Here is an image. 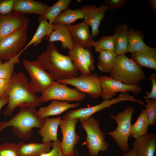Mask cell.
Here are the masks:
<instances>
[{"mask_svg": "<svg viewBox=\"0 0 156 156\" xmlns=\"http://www.w3.org/2000/svg\"><path fill=\"white\" fill-rule=\"evenodd\" d=\"M28 80L23 72L13 73L5 95L8 98V104L3 112L5 115H11L17 107L34 108L43 103L31 88Z\"/></svg>", "mask_w": 156, "mask_h": 156, "instance_id": "6da1fadb", "label": "cell"}, {"mask_svg": "<svg viewBox=\"0 0 156 156\" xmlns=\"http://www.w3.org/2000/svg\"><path fill=\"white\" fill-rule=\"evenodd\" d=\"M37 60L56 81L79 75L69 55L61 54L53 43L48 44L46 50L38 55Z\"/></svg>", "mask_w": 156, "mask_h": 156, "instance_id": "7a4b0ae2", "label": "cell"}, {"mask_svg": "<svg viewBox=\"0 0 156 156\" xmlns=\"http://www.w3.org/2000/svg\"><path fill=\"white\" fill-rule=\"evenodd\" d=\"M44 121V119L40 116L34 108L23 107L10 120L2 122L0 131L5 128L11 127L13 131L18 138L27 140L32 135L33 128L40 129Z\"/></svg>", "mask_w": 156, "mask_h": 156, "instance_id": "3957f363", "label": "cell"}, {"mask_svg": "<svg viewBox=\"0 0 156 156\" xmlns=\"http://www.w3.org/2000/svg\"><path fill=\"white\" fill-rule=\"evenodd\" d=\"M110 75L113 79L129 85L139 84L146 79L141 67L125 55H117Z\"/></svg>", "mask_w": 156, "mask_h": 156, "instance_id": "277c9868", "label": "cell"}, {"mask_svg": "<svg viewBox=\"0 0 156 156\" xmlns=\"http://www.w3.org/2000/svg\"><path fill=\"white\" fill-rule=\"evenodd\" d=\"M134 108L128 106L117 114L111 115L110 118L115 121L117 127L113 131L108 132L118 147L124 153L130 150L128 140L131 131V121Z\"/></svg>", "mask_w": 156, "mask_h": 156, "instance_id": "5b68a950", "label": "cell"}, {"mask_svg": "<svg viewBox=\"0 0 156 156\" xmlns=\"http://www.w3.org/2000/svg\"><path fill=\"white\" fill-rule=\"evenodd\" d=\"M87 135L85 144L90 156H98L100 152L107 150L108 143L106 141L105 134L99 127V122L92 116L80 121Z\"/></svg>", "mask_w": 156, "mask_h": 156, "instance_id": "8992f818", "label": "cell"}, {"mask_svg": "<svg viewBox=\"0 0 156 156\" xmlns=\"http://www.w3.org/2000/svg\"><path fill=\"white\" fill-rule=\"evenodd\" d=\"M22 64L30 76V86L35 92L42 93L55 81L37 60L31 61L24 59Z\"/></svg>", "mask_w": 156, "mask_h": 156, "instance_id": "52a82bcc", "label": "cell"}, {"mask_svg": "<svg viewBox=\"0 0 156 156\" xmlns=\"http://www.w3.org/2000/svg\"><path fill=\"white\" fill-rule=\"evenodd\" d=\"M86 96L85 93L76 88H70L64 83L55 81L42 93L40 98L43 102L52 100L80 102L83 100Z\"/></svg>", "mask_w": 156, "mask_h": 156, "instance_id": "ba28073f", "label": "cell"}, {"mask_svg": "<svg viewBox=\"0 0 156 156\" xmlns=\"http://www.w3.org/2000/svg\"><path fill=\"white\" fill-rule=\"evenodd\" d=\"M27 38V28L19 29L0 40V61H7L18 54Z\"/></svg>", "mask_w": 156, "mask_h": 156, "instance_id": "9c48e42d", "label": "cell"}, {"mask_svg": "<svg viewBox=\"0 0 156 156\" xmlns=\"http://www.w3.org/2000/svg\"><path fill=\"white\" fill-rule=\"evenodd\" d=\"M99 76L96 73L81 75L75 78L57 81L75 87L79 91L88 94L92 99H98L101 89Z\"/></svg>", "mask_w": 156, "mask_h": 156, "instance_id": "30bf717a", "label": "cell"}, {"mask_svg": "<svg viewBox=\"0 0 156 156\" xmlns=\"http://www.w3.org/2000/svg\"><path fill=\"white\" fill-rule=\"evenodd\" d=\"M77 118L63 116L60 126L62 135L61 147L64 155L75 156V147L79 140L80 136L75 131Z\"/></svg>", "mask_w": 156, "mask_h": 156, "instance_id": "8fae6325", "label": "cell"}, {"mask_svg": "<svg viewBox=\"0 0 156 156\" xmlns=\"http://www.w3.org/2000/svg\"><path fill=\"white\" fill-rule=\"evenodd\" d=\"M99 77L101 89V97L103 100L113 98L119 92H129L138 95L142 90L139 84H125L110 76L100 75Z\"/></svg>", "mask_w": 156, "mask_h": 156, "instance_id": "7c38bea8", "label": "cell"}, {"mask_svg": "<svg viewBox=\"0 0 156 156\" xmlns=\"http://www.w3.org/2000/svg\"><path fill=\"white\" fill-rule=\"evenodd\" d=\"M130 96L127 92L122 93L116 98L104 100L99 104L86 107H82L69 111L64 116H65L77 118L80 121L86 120L92 116L96 112L120 102L129 101Z\"/></svg>", "mask_w": 156, "mask_h": 156, "instance_id": "4fadbf2b", "label": "cell"}, {"mask_svg": "<svg viewBox=\"0 0 156 156\" xmlns=\"http://www.w3.org/2000/svg\"><path fill=\"white\" fill-rule=\"evenodd\" d=\"M28 19L24 15L14 12L0 15V40L19 29L27 28Z\"/></svg>", "mask_w": 156, "mask_h": 156, "instance_id": "5bb4252c", "label": "cell"}, {"mask_svg": "<svg viewBox=\"0 0 156 156\" xmlns=\"http://www.w3.org/2000/svg\"><path fill=\"white\" fill-rule=\"evenodd\" d=\"M80 9L83 16V22L91 27L92 37H97L101 21L105 12L109 9V6L102 5L96 7L94 5H86L81 6Z\"/></svg>", "mask_w": 156, "mask_h": 156, "instance_id": "9a60e30c", "label": "cell"}, {"mask_svg": "<svg viewBox=\"0 0 156 156\" xmlns=\"http://www.w3.org/2000/svg\"><path fill=\"white\" fill-rule=\"evenodd\" d=\"M67 26L74 42L83 48H90L94 47L95 41L90 33L88 25L83 22L75 25Z\"/></svg>", "mask_w": 156, "mask_h": 156, "instance_id": "2e32d148", "label": "cell"}, {"mask_svg": "<svg viewBox=\"0 0 156 156\" xmlns=\"http://www.w3.org/2000/svg\"><path fill=\"white\" fill-rule=\"evenodd\" d=\"M48 7L46 4L34 0H14L13 11L21 14H33L42 16Z\"/></svg>", "mask_w": 156, "mask_h": 156, "instance_id": "e0dca14e", "label": "cell"}, {"mask_svg": "<svg viewBox=\"0 0 156 156\" xmlns=\"http://www.w3.org/2000/svg\"><path fill=\"white\" fill-rule=\"evenodd\" d=\"M52 25L53 30L49 37V43L60 41L63 48L69 50L71 49L74 42L68 27L64 24L54 23Z\"/></svg>", "mask_w": 156, "mask_h": 156, "instance_id": "ac0fdd59", "label": "cell"}, {"mask_svg": "<svg viewBox=\"0 0 156 156\" xmlns=\"http://www.w3.org/2000/svg\"><path fill=\"white\" fill-rule=\"evenodd\" d=\"M53 144V142L25 143L21 141L17 144V145L20 156H40L49 152Z\"/></svg>", "mask_w": 156, "mask_h": 156, "instance_id": "d6986e66", "label": "cell"}, {"mask_svg": "<svg viewBox=\"0 0 156 156\" xmlns=\"http://www.w3.org/2000/svg\"><path fill=\"white\" fill-rule=\"evenodd\" d=\"M133 146L136 148L137 156H155L156 149V134L147 133L135 139Z\"/></svg>", "mask_w": 156, "mask_h": 156, "instance_id": "ffe728a7", "label": "cell"}, {"mask_svg": "<svg viewBox=\"0 0 156 156\" xmlns=\"http://www.w3.org/2000/svg\"><path fill=\"white\" fill-rule=\"evenodd\" d=\"M44 123L38 131L39 134L42 137L43 143L55 142L58 140L57 131L62 120L60 116L56 118L47 117L44 119Z\"/></svg>", "mask_w": 156, "mask_h": 156, "instance_id": "44dd1931", "label": "cell"}, {"mask_svg": "<svg viewBox=\"0 0 156 156\" xmlns=\"http://www.w3.org/2000/svg\"><path fill=\"white\" fill-rule=\"evenodd\" d=\"M80 105L78 103L70 104L67 101L52 100L48 105L40 107L37 111L40 116L44 119L50 116L60 115L69 109L77 107Z\"/></svg>", "mask_w": 156, "mask_h": 156, "instance_id": "7402d4cb", "label": "cell"}, {"mask_svg": "<svg viewBox=\"0 0 156 156\" xmlns=\"http://www.w3.org/2000/svg\"><path fill=\"white\" fill-rule=\"evenodd\" d=\"M131 58L141 67L156 69V49L147 46L141 51L131 54Z\"/></svg>", "mask_w": 156, "mask_h": 156, "instance_id": "603a6c76", "label": "cell"}, {"mask_svg": "<svg viewBox=\"0 0 156 156\" xmlns=\"http://www.w3.org/2000/svg\"><path fill=\"white\" fill-rule=\"evenodd\" d=\"M129 29L127 24L122 23L116 28L113 34L114 50L117 55H124L128 52Z\"/></svg>", "mask_w": 156, "mask_h": 156, "instance_id": "cb8c5ba5", "label": "cell"}, {"mask_svg": "<svg viewBox=\"0 0 156 156\" xmlns=\"http://www.w3.org/2000/svg\"><path fill=\"white\" fill-rule=\"evenodd\" d=\"M38 21V27L31 39L23 49L24 51L32 44L36 46L39 44L45 36H47L46 39H47L53 30L52 24H50L43 17L40 16Z\"/></svg>", "mask_w": 156, "mask_h": 156, "instance_id": "d4e9b609", "label": "cell"}, {"mask_svg": "<svg viewBox=\"0 0 156 156\" xmlns=\"http://www.w3.org/2000/svg\"><path fill=\"white\" fill-rule=\"evenodd\" d=\"M83 47L74 42L73 48L69 50V55L77 70L81 75L91 73L84 60L82 54Z\"/></svg>", "mask_w": 156, "mask_h": 156, "instance_id": "484cf974", "label": "cell"}, {"mask_svg": "<svg viewBox=\"0 0 156 156\" xmlns=\"http://www.w3.org/2000/svg\"><path fill=\"white\" fill-rule=\"evenodd\" d=\"M149 124L145 109H143L135 122L132 125L130 137L138 139L147 133Z\"/></svg>", "mask_w": 156, "mask_h": 156, "instance_id": "4316f807", "label": "cell"}, {"mask_svg": "<svg viewBox=\"0 0 156 156\" xmlns=\"http://www.w3.org/2000/svg\"><path fill=\"white\" fill-rule=\"evenodd\" d=\"M129 31L128 52L131 53L140 51L147 46L143 41L144 37L142 32L132 28L129 29Z\"/></svg>", "mask_w": 156, "mask_h": 156, "instance_id": "83f0119b", "label": "cell"}, {"mask_svg": "<svg viewBox=\"0 0 156 156\" xmlns=\"http://www.w3.org/2000/svg\"><path fill=\"white\" fill-rule=\"evenodd\" d=\"M99 53L97 66L103 73L110 72L116 60L117 55L114 51L104 50Z\"/></svg>", "mask_w": 156, "mask_h": 156, "instance_id": "f1b7e54d", "label": "cell"}, {"mask_svg": "<svg viewBox=\"0 0 156 156\" xmlns=\"http://www.w3.org/2000/svg\"><path fill=\"white\" fill-rule=\"evenodd\" d=\"M71 0H59L52 5L48 6L42 17L52 24L56 17L62 12L68 8Z\"/></svg>", "mask_w": 156, "mask_h": 156, "instance_id": "f546056e", "label": "cell"}, {"mask_svg": "<svg viewBox=\"0 0 156 156\" xmlns=\"http://www.w3.org/2000/svg\"><path fill=\"white\" fill-rule=\"evenodd\" d=\"M81 18H83V16L80 9L73 10L68 8L61 12L56 17L53 23L68 26Z\"/></svg>", "mask_w": 156, "mask_h": 156, "instance_id": "4dcf8cb0", "label": "cell"}, {"mask_svg": "<svg viewBox=\"0 0 156 156\" xmlns=\"http://www.w3.org/2000/svg\"><path fill=\"white\" fill-rule=\"evenodd\" d=\"M24 51L22 49L16 56L3 63L0 68V78L10 80L14 72L15 64L18 63L19 57Z\"/></svg>", "mask_w": 156, "mask_h": 156, "instance_id": "1f68e13d", "label": "cell"}, {"mask_svg": "<svg viewBox=\"0 0 156 156\" xmlns=\"http://www.w3.org/2000/svg\"><path fill=\"white\" fill-rule=\"evenodd\" d=\"M94 47L95 51L99 53L104 50L114 51V36H103L99 40L95 41Z\"/></svg>", "mask_w": 156, "mask_h": 156, "instance_id": "d6a6232c", "label": "cell"}, {"mask_svg": "<svg viewBox=\"0 0 156 156\" xmlns=\"http://www.w3.org/2000/svg\"><path fill=\"white\" fill-rule=\"evenodd\" d=\"M146 100L145 111L149 126L156 124V99H151Z\"/></svg>", "mask_w": 156, "mask_h": 156, "instance_id": "836d02e7", "label": "cell"}, {"mask_svg": "<svg viewBox=\"0 0 156 156\" xmlns=\"http://www.w3.org/2000/svg\"><path fill=\"white\" fill-rule=\"evenodd\" d=\"M0 156H20L17 144L13 142L0 145Z\"/></svg>", "mask_w": 156, "mask_h": 156, "instance_id": "e575fe53", "label": "cell"}, {"mask_svg": "<svg viewBox=\"0 0 156 156\" xmlns=\"http://www.w3.org/2000/svg\"><path fill=\"white\" fill-rule=\"evenodd\" d=\"M82 54L85 62L90 73L94 68V60L90 48H82Z\"/></svg>", "mask_w": 156, "mask_h": 156, "instance_id": "d590c367", "label": "cell"}, {"mask_svg": "<svg viewBox=\"0 0 156 156\" xmlns=\"http://www.w3.org/2000/svg\"><path fill=\"white\" fill-rule=\"evenodd\" d=\"M14 0H0V15L9 14L13 12Z\"/></svg>", "mask_w": 156, "mask_h": 156, "instance_id": "8d00e7d4", "label": "cell"}, {"mask_svg": "<svg viewBox=\"0 0 156 156\" xmlns=\"http://www.w3.org/2000/svg\"><path fill=\"white\" fill-rule=\"evenodd\" d=\"M149 78L152 83L151 90L150 92H146V95L144 96V99L146 100L151 99H156V74L152 73Z\"/></svg>", "mask_w": 156, "mask_h": 156, "instance_id": "74e56055", "label": "cell"}, {"mask_svg": "<svg viewBox=\"0 0 156 156\" xmlns=\"http://www.w3.org/2000/svg\"><path fill=\"white\" fill-rule=\"evenodd\" d=\"M53 142L52 149L49 152L43 154L40 156H64L61 150V140L59 139L57 141Z\"/></svg>", "mask_w": 156, "mask_h": 156, "instance_id": "f35d334b", "label": "cell"}, {"mask_svg": "<svg viewBox=\"0 0 156 156\" xmlns=\"http://www.w3.org/2000/svg\"><path fill=\"white\" fill-rule=\"evenodd\" d=\"M107 5L109 4V9L111 10L122 8L124 7L128 2L127 0H106Z\"/></svg>", "mask_w": 156, "mask_h": 156, "instance_id": "ab89813d", "label": "cell"}, {"mask_svg": "<svg viewBox=\"0 0 156 156\" xmlns=\"http://www.w3.org/2000/svg\"><path fill=\"white\" fill-rule=\"evenodd\" d=\"M10 81L7 80L0 78V97L4 96L8 88Z\"/></svg>", "mask_w": 156, "mask_h": 156, "instance_id": "60d3db41", "label": "cell"}, {"mask_svg": "<svg viewBox=\"0 0 156 156\" xmlns=\"http://www.w3.org/2000/svg\"><path fill=\"white\" fill-rule=\"evenodd\" d=\"M122 156H137V150L135 147L133 148L128 152L124 153Z\"/></svg>", "mask_w": 156, "mask_h": 156, "instance_id": "b9f144b4", "label": "cell"}, {"mask_svg": "<svg viewBox=\"0 0 156 156\" xmlns=\"http://www.w3.org/2000/svg\"><path fill=\"white\" fill-rule=\"evenodd\" d=\"M8 97L4 96L0 97V112L2 108L5 104H8ZM2 122L0 121V127L1 126Z\"/></svg>", "mask_w": 156, "mask_h": 156, "instance_id": "7bdbcfd3", "label": "cell"}, {"mask_svg": "<svg viewBox=\"0 0 156 156\" xmlns=\"http://www.w3.org/2000/svg\"><path fill=\"white\" fill-rule=\"evenodd\" d=\"M152 10L154 13L155 16H156V0H149Z\"/></svg>", "mask_w": 156, "mask_h": 156, "instance_id": "ee69618b", "label": "cell"}, {"mask_svg": "<svg viewBox=\"0 0 156 156\" xmlns=\"http://www.w3.org/2000/svg\"><path fill=\"white\" fill-rule=\"evenodd\" d=\"M75 155H76V156H80L77 152V151L76 148V147H75Z\"/></svg>", "mask_w": 156, "mask_h": 156, "instance_id": "f6af8a7d", "label": "cell"}, {"mask_svg": "<svg viewBox=\"0 0 156 156\" xmlns=\"http://www.w3.org/2000/svg\"><path fill=\"white\" fill-rule=\"evenodd\" d=\"M2 63H3V62L2 61H0V68H1V66Z\"/></svg>", "mask_w": 156, "mask_h": 156, "instance_id": "bcb514c9", "label": "cell"}, {"mask_svg": "<svg viewBox=\"0 0 156 156\" xmlns=\"http://www.w3.org/2000/svg\"><path fill=\"white\" fill-rule=\"evenodd\" d=\"M69 156L66 155V156Z\"/></svg>", "mask_w": 156, "mask_h": 156, "instance_id": "7dc6e473", "label": "cell"}]
</instances>
